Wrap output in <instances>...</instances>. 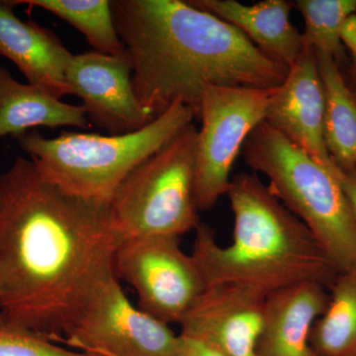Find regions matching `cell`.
I'll use <instances>...</instances> for the list:
<instances>
[{"label":"cell","instance_id":"1","mask_svg":"<svg viewBox=\"0 0 356 356\" xmlns=\"http://www.w3.org/2000/svg\"><path fill=\"white\" fill-rule=\"evenodd\" d=\"M122 241L108 202L67 193L18 156L0 175V314L62 343Z\"/></svg>","mask_w":356,"mask_h":356},{"label":"cell","instance_id":"2","mask_svg":"<svg viewBox=\"0 0 356 356\" xmlns=\"http://www.w3.org/2000/svg\"><path fill=\"white\" fill-rule=\"evenodd\" d=\"M111 6L136 96L154 119L177 103L198 117L208 86L274 88L287 76V65L188 0H114Z\"/></svg>","mask_w":356,"mask_h":356},{"label":"cell","instance_id":"3","mask_svg":"<svg viewBox=\"0 0 356 356\" xmlns=\"http://www.w3.org/2000/svg\"><path fill=\"white\" fill-rule=\"evenodd\" d=\"M226 195L234 215L229 245H220L208 225L195 229L192 257L207 286L232 283L266 295L305 282L331 287L339 274L334 262L257 175H235Z\"/></svg>","mask_w":356,"mask_h":356},{"label":"cell","instance_id":"4","mask_svg":"<svg viewBox=\"0 0 356 356\" xmlns=\"http://www.w3.org/2000/svg\"><path fill=\"white\" fill-rule=\"evenodd\" d=\"M194 118L193 110L177 103L136 132H64L47 138L29 131L17 140L44 179L72 195L110 203L124 179Z\"/></svg>","mask_w":356,"mask_h":356},{"label":"cell","instance_id":"5","mask_svg":"<svg viewBox=\"0 0 356 356\" xmlns=\"http://www.w3.org/2000/svg\"><path fill=\"white\" fill-rule=\"evenodd\" d=\"M242 153L247 165L268 178V187L306 225L339 273L356 270V222L339 177L264 121Z\"/></svg>","mask_w":356,"mask_h":356},{"label":"cell","instance_id":"6","mask_svg":"<svg viewBox=\"0 0 356 356\" xmlns=\"http://www.w3.org/2000/svg\"><path fill=\"white\" fill-rule=\"evenodd\" d=\"M197 132L189 124L138 165L110 201L122 240L184 235L200 224L195 201Z\"/></svg>","mask_w":356,"mask_h":356},{"label":"cell","instance_id":"7","mask_svg":"<svg viewBox=\"0 0 356 356\" xmlns=\"http://www.w3.org/2000/svg\"><path fill=\"white\" fill-rule=\"evenodd\" d=\"M274 88L208 86L204 89L195 156L199 212L212 209L226 195L236 159L250 133L266 121Z\"/></svg>","mask_w":356,"mask_h":356},{"label":"cell","instance_id":"8","mask_svg":"<svg viewBox=\"0 0 356 356\" xmlns=\"http://www.w3.org/2000/svg\"><path fill=\"white\" fill-rule=\"evenodd\" d=\"M113 267L118 280L137 293L138 308L168 325H179L207 287L197 262L180 248L179 236L122 240Z\"/></svg>","mask_w":356,"mask_h":356},{"label":"cell","instance_id":"9","mask_svg":"<svg viewBox=\"0 0 356 356\" xmlns=\"http://www.w3.org/2000/svg\"><path fill=\"white\" fill-rule=\"evenodd\" d=\"M62 343L102 356H177L180 336L134 306L112 271L91 293Z\"/></svg>","mask_w":356,"mask_h":356},{"label":"cell","instance_id":"10","mask_svg":"<svg viewBox=\"0 0 356 356\" xmlns=\"http://www.w3.org/2000/svg\"><path fill=\"white\" fill-rule=\"evenodd\" d=\"M65 81L70 95L83 102L90 123L109 135L136 132L154 120L136 96L126 50L118 55L93 50L74 55Z\"/></svg>","mask_w":356,"mask_h":356},{"label":"cell","instance_id":"11","mask_svg":"<svg viewBox=\"0 0 356 356\" xmlns=\"http://www.w3.org/2000/svg\"><path fill=\"white\" fill-rule=\"evenodd\" d=\"M266 296L245 285H209L180 323L179 334L227 356H257Z\"/></svg>","mask_w":356,"mask_h":356},{"label":"cell","instance_id":"12","mask_svg":"<svg viewBox=\"0 0 356 356\" xmlns=\"http://www.w3.org/2000/svg\"><path fill=\"white\" fill-rule=\"evenodd\" d=\"M324 109L317 56L314 49L304 46L298 60L288 69L284 81L274 88L266 122L339 177L341 172L325 147Z\"/></svg>","mask_w":356,"mask_h":356},{"label":"cell","instance_id":"13","mask_svg":"<svg viewBox=\"0 0 356 356\" xmlns=\"http://www.w3.org/2000/svg\"><path fill=\"white\" fill-rule=\"evenodd\" d=\"M14 7L11 0L0 1V56L11 60L28 83L62 99L70 95L65 72L74 54L48 28L20 19Z\"/></svg>","mask_w":356,"mask_h":356},{"label":"cell","instance_id":"14","mask_svg":"<svg viewBox=\"0 0 356 356\" xmlns=\"http://www.w3.org/2000/svg\"><path fill=\"white\" fill-rule=\"evenodd\" d=\"M330 294L318 283L305 282L267 295L257 356H316L310 337Z\"/></svg>","mask_w":356,"mask_h":356},{"label":"cell","instance_id":"15","mask_svg":"<svg viewBox=\"0 0 356 356\" xmlns=\"http://www.w3.org/2000/svg\"><path fill=\"white\" fill-rule=\"evenodd\" d=\"M188 2L238 28L259 50L288 67L303 51L302 33L290 21L294 2L266 0L250 6L236 0Z\"/></svg>","mask_w":356,"mask_h":356},{"label":"cell","instance_id":"16","mask_svg":"<svg viewBox=\"0 0 356 356\" xmlns=\"http://www.w3.org/2000/svg\"><path fill=\"white\" fill-rule=\"evenodd\" d=\"M83 105L67 104L44 89L14 79L0 65V139H17L37 127H74L89 130Z\"/></svg>","mask_w":356,"mask_h":356},{"label":"cell","instance_id":"17","mask_svg":"<svg viewBox=\"0 0 356 356\" xmlns=\"http://www.w3.org/2000/svg\"><path fill=\"white\" fill-rule=\"evenodd\" d=\"M324 92V139L341 172L356 168V96L331 56L316 53Z\"/></svg>","mask_w":356,"mask_h":356},{"label":"cell","instance_id":"18","mask_svg":"<svg viewBox=\"0 0 356 356\" xmlns=\"http://www.w3.org/2000/svg\"><path fill=\"white\" fill-rule=\"evenodd\" d=\"M324 313L312 329L316 356H356V270L341 273L331 285Z\"/></svg>","mask_w":356,"mask_h":356},{"label":"cell","instance_id":"19","mask_svg":"<svg viewBox=\"0 0 356 356\" xmlns=\"http://www.w3.org/2000/svg\"><path fill=\"white\" fill-rule=\"evenodd\" d=\"M14 6L24 4L41 8L69 23L83 35L93 51L118 55L125 51L109 0H11Z\"/></svg>","mask_w":356,"mask_h":356},{"label":"cell","instance_id":"20","mask_svg":"<svg viewBox=\"0 0 356 356\" xmlns=\"http://www.w3.org/2000/svg\"><path fill=\"white\" fill-rule=\"evenodd\" d=\"M294 8L305 23L304 46L331 56L341 70L346 67L348 53L339 40V31L343 21L356 13V0H297Z\"/></svg>","mask_w":356,"mask_h":356},{"label":"cell","instance_id":"21","mask_svg":"<svg viewBox=\"0 0 356 356\" xmlns=\"http://www.w3.org/2000/svg\"><path fill=\"white\" fill-rule=\"evenodd\" d=\"M0 356H102L95 353L69 350L58 346L47 337L1 327L0 329Z\"/></svg>","mask_w":356,"mask_h":356},{"label":"cell","instance_id":"22","mask_svg":"<svg viewBox=\"0 0 356 356\" xmlns=\"http://www.w3.org/2000/svg\"><path fill=\"white\" fill-rule=\"evenodd\" d=\"M180 336L179 350L177 356H227L217 348L203 343L199 339Z\"/></svg>","mask_w":356,"mask_h":356},{"label":"cell","instance_id":"23","mask_svg":"<svg viewBox=\"0 0 356 356\" xmlns=\"http://www.w3.org/2000/svg\"><path fill=\"white\" fill-rule=\"evenodd\" d=\"M339 40L346 49V53H350V63L356 62V13L350 14L346 20L339 31Z\"/></svg>","mask_w":356,"mask_h":356},{"label":"cell","instance_id":"24","mask_svg":"<svg viewBox=\"0 0 356 356\" xmlns=\"http://www.w3.org/2000/svg\"><path fill=\"white\" fill-rule=\"evenodd\" d=\"M339 180L346 192V197L350 201L356 222V168L350 172H341Z\"/></svg>","mask_w":356,"mask_h":356},{"label":"cell","instance_id":"25","mask_svg":"<svg viewBox=\"0 0 356 356\" xmlns=\"http://www.w3.org/2000/svg\"><path fill=\"white\" fill-rule=\"evenodd\" d=\"M346 83L356 96V62L348 63L346 69L341 70Z\"/></svg>","mask_w":356,"mask_h":356},{"label":"cell","instance_id":"26","mask_svg":"<svg viewBox=\"0 0 356 356\" xmlns=\"http://www.w3.org/2000/svg\"><path fill=\"white\" fill-rule=\"evenodd\" d=\"M1 327H6V323H4L3 318H2L1 314H0V329Z\"/></svg>","mask_w":356,"mask_h":356},{"label":"cell","instance_id":"27","mask_svg":"<svg viewBox=\"0 0 356 356\" xmlns=\"http://www.w3.org/2000/svg\"><path fill=\"white\" fill-rule=\"evenodd\" d=\"M0 286H1V283H0Z\"/></svg>","mask_w":356,"mask_h":356}]
</instances>
